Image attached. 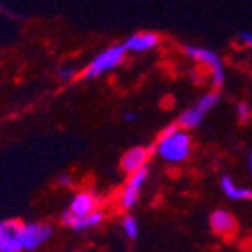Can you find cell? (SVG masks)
<instances>
[{"label": "cell", "instance_id": "cell-1", "mask_svg": "<svg viewBox=\"0 0 252 252\" xmlns=\"http://www.w3.org/2000/svg\"><path fill=\"white\" fill-rule=\"evenodd\" d=\"M190 147L192 145H190L189 134L185 130H182V127L177 122L162 130V134L159 136V141L156 145V152L166 162L178 164L184 162L189 157Z\"/></svg>", "mask_w": 252, "mask_h": 252}, {"label": "cell", "instance_id": "cell-5", "mask_svg": "<svg viewBox=\"0 0 252 252\" xmlns=\"http://www.w3.org/2000/svg\"><path fill=\"white\" fill-rule=\"evenodd\" d=\"M147 178H148V168H143L139 169V171L132 173V175H129V180H127L126 187H124L122 194H120V206H122L124 210H130L132 206L138 205Z\"/></svg>", "mask_w": 252, "mask_h": 252}, {"label": "cell", "instance_id": "cell-20", "mask_svg": "<svg viewBox=\"0 0 252 252\" xmlns=\"http://www.w3.org/2000/svg\"><path fill=\"white\" fill-rule=\"evenodd\" d=\"M249 169H251V175H252V150L249 154Z\"/></svg>", "mask_w": 252, "mask_h": 252}, {"label": "cell", "instance_id": "cell-8", "mask_svg": "<svg viewBox=\"0 0 252 252\" xmlns=\"http://www.w3.org/2000/svg\"><path fill=\"white\" fill-rule=\"evenodd\" d=\"M212 231L219 236H233L238 229V220L227 210H215L208 219Z\"/></svg>", "mask_w": 252, "mask_h": 252}, {"label": "cell", "instance_id": "cell-11", "mask_svg": "<svg viewBox=\"0 0 252 252\" xmlns=\"http://www.w3.org/2000/svg\"><path fill=\"white\" fill-rule=\"evenodd\" d=\"M124 44L132 53H147L159 44V35L154 32H138V34L130 35Z\"/></svg>", "mask_w": 252, "mask_h": 252}, {"label": "cell", "instance_id": "cell-12", "mask_svg": "<svg viewBox=\"0 0 252 252\" xmlns=\"http://www.w3.org/2000/svg\"><path fill=\"white\" fill-rule=\"evenodd\" d=\"M220 189L226 194V198L236 199V201H245V199H252V189L238 185L229 175H222L220 178Z\"/></svg>", "mask_w": 252, "mask_h": 252}, {"label": "cell", "instance_id": "cell-19", "mask_svg": "<svg viewBox=\"0 0 252 252\" xmlns=\"http://www.w3.org/2000/svg\"><path fill=\"white\" fill-rule=\"evenodd\" d=\"M136 118H138V115H134V113H126V115H124V120H126V122H134Z\"/></svg>", "mask_w": 252, "mask_h": 252}, {"label": "cell", "instance_id": "cell-4", "mask_svg": "<svg viewBox=\"0 0 252 252\" xmlns=\"http://www.w3.org/2000/svg\"><path fill=\"white\" fill-rule=\"evenodd\" d=\"M53 235V227L50 224H41V222H29L23 224L21 229V244H23V251L34 252L37 251L41 245H44Z\"/></svg>", "mask_w": 252, "mask_h": 252}, {"label": "cell", "instance_id": "cell-17", "mask_svg": "<svg viewBox=\"0 0 252 252\" xmlns=\"http://www.w3.org/2000/svg\"><path fill=\"white\" fill-rule=\"evenodd\" d=\"M55 182H57V185H60V187H71L72 185V178L69 177V175H65V173H63V175H59Z\"/></svg>", "mask_w": 252, "mask_h": 252}, {"label": "cell", "instance_id": "cell-18", "mask_svg": "<svg viewBox=\"0 0 252 252\" xmlns=\"http://www.w3.org/2000/svg\"><path fill=\"white\" fill-rule=\"evenodd\" d=\"M238 37H240V41H242V44L252 48V32L251 30H244V32H240Z\"/></svg>", "mask_w": 252, "mask_h": 252}, {"label": "cell", "instance_id": "cell-7", "mask_svg": "<svg viewBox=\"0 0 252 252\" xmlns=\"http://www.w3.org/2000/svg\"><path fill=\"white\" fill-rule=\"evenodd\" d=\"M148 157H150V150L145 147H132L126 152L120 159V168L127 175L139 171V169L147 168Z\"/></svg>", "mask_w": 252, "mask_h": 252}, {"label": "cell", "instance_id": "cell-2", "mask_svg": "<svg viewBox=\"0 0 252 252\" xmlns=\"http://www.w3.org/2000/svg\"><path fill=\"white\" fill-rule=\"evenodd\" d=\"M127 51L129 50H127L126 44H115V46L106 48L87 65V69L83 71V78L85 80H95L104 72L113 71L115 67H118L124 62V57H126Z\"/></svg>", "mask_w": 252, "mask_h": 252}, {"label": "cell", "instance_id": "cell-3", "mask_svg": "<svg viewBox=\"0 0 252 252\" xmlns=\"http://www.w3.org/2000/svg\"><path fill=\"white\" fill-rule=\"evenodd\" d=\"M184 51L189 59L196 60V62L203 63L205 67L210 69L212 83H214V87L215 89H222L224 81H226V76H224V65H222L220 57H219L215 51L206 50V48H201V46H194V44L185 46Z\"/></svg>", "mask_w": 252, "mask_h": 252}, {"label": "cell", "instance_id": "cell-16", "mask_svg": "<svg viewBox=\"0 0 252 252\" xmlns=\"http://www.w3.org/2000/svg\"><path fill=\"white\" fill-rule=\"evenodd\" d=\"M74 74H76L74 67H60L59 69V76L62 78V80H71Z\"/></svg>", "mask_w": 252, "mask_h": 252}, {"label": "cell", "instance_id": "cell-15", "mask_svg": "<svg viewBox=\"0 0 252 252\" xmlns=\"http://www.w3.org/2000/svg\"><path fill=\"white\" fill-rule=\"evenodd\" d=\"M236 117H238V120L240 122H249L252 118V108H251V104L249 102H245V101H242V102H238L236 104Z\"/></svg>", "mask_w": 252, "mask_h": 252}, {"label": "cell", "instance_id": "cell-6", "mask_svg": "<svg viewBox=\"0 0 252 252\" xmlns=\"http://www.w3.org/2000/svg\"><path fill=\"white\" fill-rule=\"evenodd\" d=\"M21 229L23 224L18 220H4L0 224V252H23Z\"/></svg>", "mask_w": 252, "mask_h": 252}, {"label": "cell", "instance_id": "cell-10", "mask_svg": "<svg viewBox=\"0 0 252 252\" xmlns=\"http://www.w3.org/2000/svg\"><path fill=\"white\" fill-rule=\"evenodd\" d=\"M62 220L65 226H69L74 231H85V229L99 226L104 220V214L101 210H95L89 215H83V217H76V215H71L69 212H63Z\"/></svg>", "mask_w": 252, "mask_h": 252}, {"label": "cell", "instance_id": "cell-9", "mask_svg": "<svg viewBox=\"0 0 252 252\" xmlns=\"http://www.w3.org/2000/svg\"><path fill=\"white\" fill-rule=\"evenodd\" d=\"M97 206H99V199L94 192L90 190H81L78 192L72 198L71 205H69V212L71 215H76V217H83V215H89L92 212L97 210Z\"/></svg>", "mask_w": 252, "mask_h": 252}, {"label": "cell", "instance_id": "cell-14", "mask_svg": "<svg viewBox=\"0 0 252 252\" xmlns=\"http://www.w3.org/2000/svg\"><path fill=\"white\" fill-rule=\"evenodd\" d=\"M122 229H124V235L127 236V238L134 240L138 238L139 235V227H138V220H136L132 215H126L122 220Z\"/></svg>", "mask_w": 252, "mask_h": 252}, {"label": "cell", "instance_id": "cell-13", "mask_svg": "<svg viewBox=\"0 0 252 252\" xmlns=\"http://www.w3.org/2000/svg\"><path fill=\"white\" fill-rule=\"evenodd\" d=\"M205 115L206 113L199 108L198 104H194L192 108L185 109L184 113L180 115V118H178V126H180L182 129H194V127H198L199 124L203 122V117H205Z\"/></svg>", "mask_w": 252, "mask_h": 252}]
</instances>
